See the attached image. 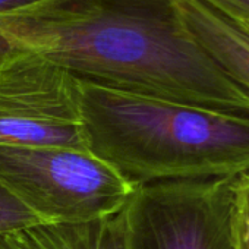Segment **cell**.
Instances as JSON below:
<instances>
[{"mask_svg":"<svg viewBox=\"0 0 249 249\" xmlns=\"http://www.w3.org/2000/svg\"><path fill=\"white\" fill-rule=\"evenodd\" d=\"M124 208L88 223L40 224L14 234L22 249H129Z\"/></svg>","mask_w":249,"mask_h":249,"instance_id":"7","label":"cell"},{"mask_svg":"<svg viewBox=\"0 0 249 249\" xmlns=\"http://www.w3.org/2000/svg\"><path fill=\"white\" fill-rule=\"evenodd\" d=\"M0 249H22L14 233H0Z\"/></svg>","mask_w":249,"mask_h":249,"instance_id":"12","label":"cell"},{"mask_svg":"<svg viewBox=\"0 0 249 249\" xmlns=\"http://www.w3.org/2000/svg\"><path fill=\"white\" fill-rule=\"evenodd\" d=\"M0 145L88 150L78 78L24 49L0 60Z\"/></svg>","mask_w":249,"mask_h":249,"instance_id":"5","label":"cell"},{"mask_svg":"<svg viewBox=\"0 0 249 249\" xmlns=\"http://www.w3.org/2000/svg\"><path fill=\"white\" fill-rule=\"evenodd\" d=\"M234 249H249V199L239 186V202L234 223Z\"/></svg>","mask_w":249,"mask_h":249,"instance_id":"9","label":"cell"},{"mask_svg":"<svg viewBox=\"0 0 249 249\" xmlns=\"http://www.w3.org/2000/svg\"><path fill=\"white\" fill-rule=\"evenodd\" d=\"M239 176L137 186L124 208L129 249H234Z\"/></svg>","mask_w":249,"mask_h":249,"instance_id":"4","label":"cell"},{"mask_svg":"<svg viewBox=\"0 0 249 249\" xmlns=\"http://www.w3.org/2000/svg\"><path fill=\"white\" fill-rule=\"evenodd\" d=\"M239 186H240L242 194L249 199V172L239 176Z\"/></svg>","mask_w":249,"mask_h":249,"instance_id":"13","label":"cell"},{"mask_svg":"<svg viewBox=\"0 0 249 249\" xmlns=\"http://www.w3.org/2000/svg\"><path fill=\"white\" fill-rule=\"evenodd\" d=\"M189 36L246 92H249V24L229 18L201 0H175Z\"/></svg>","mask_w":249,"mask_h":249,"instance_id":"6","label":"cell"},{"mask_svg":"<svg viewBox=\"0 0 249 249\" xmlns=\"http://www.w3.org/2000/svg\"><path fill=\"white\" fill-rule=\"evenodd\" d=\"M40 224V218L0 182V233H17Z\"/></svg>","mask_w":249,"mask_h":249,"instance_id":"8","label":"cell"},{"mask_svg":"<svg viewBox=\"0 0 249 249\" xmlns=\"http://www.w3.org/2000/svg\"><path fill=\"white\" fill-rule=\"evenodd\" d=\"M220 14L249 24V0H201Z\"/></svg>","mask_w":249,"mask_h":249,"instance_id":"10","label":"cell"},{"mask_svg":"<svg viewBox=\"0 0 249 249\" xmlns=\"http://www.w3.org/2000/svg\"><path fill=\"white\" fill-rule=\"evenodd\" d=\"M2 182L43 224H81L120 213L137 186L89 150L0 145Z\"/></svg>","mask_w":249,"mask_h":249,"instance_id":"3","label":"cell"},{"mask_svg":"<svg viewBox=\"0 0 249 249\" xmlns=\"http://www.w3.org/2000/svg\"><path fill=\"white\" fill-rule=\"evenodd\" d=\"M47 0H0V17L38 6Z\"/></svg>","mask_w":249,"mask_h":249,"instance_id":"11","label":"cell"},{"mask_svg":"<svg viewBox=\"0 0 249 249\" xmlns=\"http://www.w3.org/2000/svg\"><path fill=\"white\" fill-rule=\"evenodd\" d=\"M0 34L82 81L249 114V92L189 36L175 0H47L0 17Z\"/></svg>","mask_w":249,"mask_h":249,"instance_id":"1","label":"cell"},{"mask_svg":"<svg viewBox=\"0 0 249 249\" xmlns=\"http://www.w3.org/2000/svg\"><path fill=\"white\" fill-rule=\"evenodd\" d=\"M78 81L88 150L135 186L249 172V114Z\"/></svg>","mask_w":249,"mask_h":249,"instance_id":"2","label":"cell"}]
</instances>
